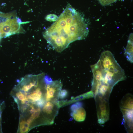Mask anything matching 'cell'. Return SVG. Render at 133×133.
<instances>
[{
  "label": "cell",
  "mask_w": 133,
  "mask_h": 133,
  "mask_svg": "<svg viewBox=\"0 0 133 133\" xmlns=\"http://www.w3.org/2000/svg\"><path fill=\"white\" fill-rule=\"evenodd\" d=\"M67 93L66 90H61L60 93L59 98L60 99H64L67 96Z\"/></svg>",
  "instance_id": "4fadbf2b"
},
{
  "label": "cell",
  "mask_w": 133,
  "mask_h": 133,
  "mask_svg": "<svg viewBox=\"0 0 133 133\" xmlns=\"http://www.w3.org/2000/svg\"><path fill=\"white\" fill-rule=\"evenodd\" d=\"M97 103L98 121L100 124H103L109 118V109L108 101L103 99H95Z\"/></svg>",
  "instance_id": "277c9868"
},
{
  "label": "cell",
  "mask_w": 133,
  "mask_h": 133,
  "mask_svg": "<svg viewBox=\"0 0 133 133\" xmlns=\"http://www.w3.org/2000/svg\"><path fill=\"white\" fill-rule=\"evenodd\" d=\"M46 83L45 99L47 101L56 103L59 97L62 85L60 81H52L48 76L46 77Z\"/></svg>",
  "instance_id": "3957f363"
},
{
  "label": "cell",
  "mask_w": 133,
  "mask_h": 133,
  "mask_svg": "<svg viewBox=\"0 0 133 133\" xmlns=\"http://www.w3.org/2000/svg\"><path fill=\"white\" fill-rule=\"evenodd\" d=\"M55 103H56L47 101L43 106L42 109L43 112L52 123L58 112L57 107Z\"/></svg>",
  "instance_id": "8992f818"
},
{
  "label": "cell",
  "mask_w": 133,
  "mask_h": 133,
  "mask_svg": "<svg viewBox=\"0 0 133 133\" xmlns=\"http://www.w3.org/2000/svg\"><path fill=\"white\" fill-rule=\"evenodd\" d=\"M29 127L28 125L25 120H22L20 123V129L21 133L27 132L29 130Z\"/></svg>",
  "instance_id": "9c48e42d"
},
{
  "label": "cell",
  "mask_w": 133,
  "mask_h": 133,
  "mask_svg": "<svg viewBox=\"0 0 133 133\" xmlns=\"http://www.w3.org/2000/svg\"><path fill=\"white\" fill-rule=\"evenodd\" d=\"M89 32L82 15L69 4L43 36L53 48L60 53L73 42L85 39Z\"/></svg>",
  "instance_id": "6da1fadb"
},
{
  "label": "cell",
  "mask_w": 133,
  "mask_h": 133,
  "mask_svg": "<svg viewBox=\"0 0 133 133\" xmlns=\"http://www.w3.org/2000/svg\"><path fill=\"white\" fill-rule=\"evenodd\" d=\"M16 95L19 99L21 101V103L23 104H24L26 101H29L27 97L20 91L16 93Z\"/></svg>",
  "instance_id": "30bf717a"
},
{
  "label": "cell",
  "mask_w": 133,
  "mask_h": 133,
  "mask_svg": "<svg viewBox=\"0 0 133 133\" xmlns=\"http://www.w3.org/2000/svg\"><path fill=\"white\" fill-rule=\"evenodd\" d=\"M120 108L133 109V97L128 93L122 99L120 103Z\"/></svg>",
  "instance_id": "ba28073f"
},
{
  "label": "cell",
  "mask_w": 133,
  "mask_h": 133,
  "mask_svg": "<svg viewBox=\"0 0 133 133\" xmlns=\"http://www.w3.org/2000/svg\"><path fill=\"white\" fill-rule=\"evenodd\" d=\"M58 16L55 14H50L48 15L45 18L47 21L50 22H55L58 18Z\"/></svg>",
  "instance_id": "7c38bea8"
},
{
  "label": "cell",
  "mask_w": 133,
  "mask_h": 133,
  "mask_svg": "<svg viewBox=\"0 0 133 133\" xmlns=\"http://www.w3.org/2000/svg\"><path fill=\"white\" fill-rule=\"evenodd\" d=\"M101 4L103 6H105L111 4L118 0H98Z\"/></svg>",
  "instance_id": "8fae6325"
},
{
  "label": "cell",
  "mask_w": 133,
  "mask_h": 133,
  "mask_svg": "<svg viewBox=\"0 0 133 133\" xmlns=\"http://www.w3.org/2000/svg\"><path fill=\"white\" fill-rule=\"evenodd\" d=\"M124 54L127 60L133 63V34L130 35L125 50Z\"/></svg>",
  "instance_id": "52a82bcc"
},
{
  "label": "cell",
  "mask_w": 133,
  "mask_h": 133,
  "mask_svg": "<svg viewBox=\"0 0 133 133\" xmlns=\"http://www.w3.org/2000/svg\"><path fill=\"white\" fill-rule=\"evenodd\" d=\"M93 75L92 84L94 96L108 100L114 87L126 78L124 70L110 51L101 54L98 61L91 66Z\"/></svg>",
  "instance_id": "7a4b0ae2"
},
{
  "label": "cell",
  "mask_w": 133,
  "mask_h": 133,
  "mask_svg": "<svg viewBox=\"0 0 133 133\" xmlns=\"http://www.w3.org/2000/svg\"><path fill=\"white\" fill-rule=\"evenodd\" d=\"M82 105L80 103H77L72 105L71 107L73 117L75 120L77 121H83L86 118V111L82 106Z\"/></svg>",
  "instance_id": "5b68a950"
}]
</instances>
